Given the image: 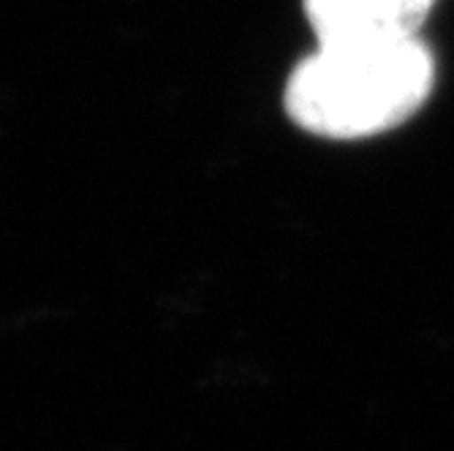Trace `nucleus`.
I'll return each instance as SVG.
<instances>
[{
	"label": "nucleus",
	"instance_id": "obj_1",
	"mask_svg": "<svg viewBox=\"0 0 454 451\" xmlns=\"http://www.w3.org/2000/svg\"><path fill=\"white\" fill-rule=\"evenodd\" d=\"M435 60L419 35L316 41L283 90L294 126L324 139H367L403 126L427 101Z\"/></svg>",
	"mask_w": 454,
	"mask_h": 451
},
{
	"label": "nucleus",
	"instance_id": "obj_2",
	"mask_svg": "<svg viewBox=\"0 0 454 451\" xmlns=\"http://www.w3.org/2000/svg\"><path fill=\"white\" fill-rule=\"evenodd\" d=\"M316 41L419 35L435 0H302Z\"/></svg>",
	"mask_w": 454,
	"mask_h": 451
}]
</instances>
